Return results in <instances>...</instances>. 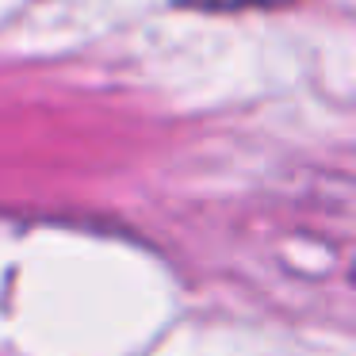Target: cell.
Returning <instances> with one entry per match:
<instances>
[{"label": "cell", "mask_w": 356, "mask_h": 356, "mask_svg": "<svg viewBox=\"0 0 356 356\" xmlns=\"http://www.w3.org/2000/svg\"><path fill=\"white\" fill-rule=\"evenodd\" d=\"M184 8H203V12H245V8H276L287 0H180Z\"/></svg>", "instance_id": "obj_1"}]
</instances>
